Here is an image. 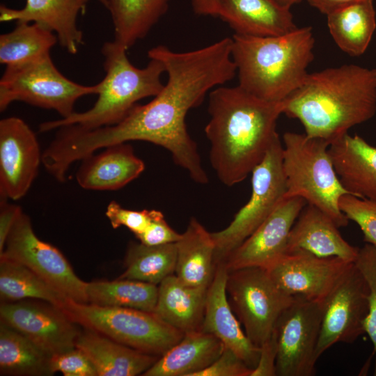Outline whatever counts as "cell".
I'll use <instances>...</instances> for the list:
<instances>
[{"instance_id": "obj_1", "label": "cell", "mask_w": 376, "mask_h": 376, "mask_svg": "<svg viewBox=\"0 0 376 376\" xmlns=\"http://www.w3.org/2000/svg\"><path fill=\"white\" fill-rule=\"evenodd\" d=\"M232 38H224L188 52H175L165 45L151 48L148 56L160 61L168 79L148 103L136 104L126 119L128 132L166 149L175 164L202 183L207 175L202 166L197 145L189 134L185 117L198 106L212 88L234 78L236 66L231 56Z\"/></svg>"}, {"instance_id": "obj_2", "label": "cell", "mask_w": 376, "mask_h": 376, "mask_svg": "<svg viewBox=\"0 0 376 376\" xmlns=\"http://www.w3.org/2000/svg\"><path fill=\"white\" fill-rule=\"evenodd\" d=\"M207 110L210 162L219 180L232 187L251 173L279 136L282 102L260 99L239 85H222L210 93Z\"/></svg>"}, {"instance_id": "obj_3", "label": "cell", "mask_w": 376, "mask_h": 376, "mask_svg": "<svg viewBox=\"0 0 376 376\" xmlns=\"http://www.w3.org/2000/svg\"><path fill=\"white\" fill-rule=\"evenodd\" d=\"M283 113L302 124L305 134L329 145L376 113V68L344 64L308 73L282 101Z\"/></svg>"}, {"instance_id": "obj_4", "label": "cell", "mask_w": 376, "mask_h": 376, "mask_svg": "<svg viewBox=\"0 0 376 376\" xmlns=\"http://www.w3.org/2000/svg\"><path fill=\"white\" fill-rule=\"evenodd\" d=\"M231 56L239 86L267 101L282 102L304 81L313 60L311 26L276 36L234 34Z\"/></svg>"}, {"instance_id": "obj_5", "label": "cell", "mask_w": 376, "mask_h": 376, "mask_svg": "<svg viewBox=\"0 0 376 376\" xmlns=\"http://www.w3.org/2000/svg\"><path fill=\"white\" fill-rule=\"evenodd\" d=\"M127 49L115 42H106L102 47L104 57V78L98 83V98L90 109L73 112L66 118L46 121L39 126L40 132L68 125L90 130L114 125L123 120L136 102L155 97L162 89L163 63L150 58L143 68L135 67L129 60Z\"/></svg>"}, {"instance_id": "obj_6", "label": "cell", "mask_w": 376, "mask_h": 376, "mask_svg": "<svg viewBox=\"0 0 376 376\" xmlns=\"http://www.w3.org/2000/svg\"><path fill=\"white\" fill-rule=\"evenodd\" d=\"M282 165L286 192L283 198L299 197L329 215L339 227L349 219L339 207L350 194L341 184L324 140L287 132L283 136Z\"/></svg>"}, {"instance_id": "obj_7", "label": "cell", "mask_w": 376, "mask_h": 376, "mask_svg": "<svg viewBox=\"0 0 376 376\" xmlns=\"http://www.w3.org/2000/svg\"><path fill=\"white\" fill-rule=\"evenodd\" d=\"M63 309L83 327L159 357L177 344L185 334L154 312L78 303L70 299Z\"/></svg>"}, {"instance_id": "obj_8", "label": "cell", "mask_w": 376, "mask_h": 376, "mask_svg": "<svg viewBox=\"0 0 376 376\" xmlns=\"http://www.w3.org/2000/svg\"><path fill=\"white\" fill-rule=\"evenodd\" d=\"M98 84L84 86L65 77L50 54L18 65L6 66L0 79V110L14 101L55 110L62 118L71 115L80 97L97 94Z\"/></svg>"}, {"instance_id": "obj_9", "label": "cell", "mask_w": 376, "mask_h": 376, "mask_svg": "<svg viewBox=\"0 0 376 376\" xmlns=\"http://www.w3.org/2000/svg\"><path fill=\"white\" fill-rule=\"evenodd\" d=\"M283 144L279 136L263 159L251 172V194L248 202L222 230L211 233L216 265L249 237L274 212L286 192L282 165Z\"/></svg>"}, {"instance_id": "obj_10", "label": "cell", "mask_w": 376, "mask_h": 376, "mask_svg": "<svg viewBox=\"0 0 376 376\" xmlns=\"http://www.w3.org/2000/svg\"><path fill=\"white\" fill-rule=\"evenodd\" d=\"M226 292L245 334L256 347L270 338L276 322L294 296L282 292L267 269L247 267L228 271Z\"/></svg>"}, {"instance_id": "obj_11", "label": "cell", "mask_w": 376, "mask_h": 376, "mask_svg": "<svg viewBox=\"0 0 376 376\" xmlns=\"http://www.w3.org/2000/svg\"><path fill=\"white\" fill-rule=\"evenodd\" d=\"M322 313L323 300L301 295L294 296L283 311L274 328L276 375H315Z\"/></svg>"}, {"instance_id": "obj_12", "label": "cell", "mask_w": 376, "mask_h": 376, "mask_svg": "<svg viewBox=\"0 0 376 376\" xmlns=\"http://www.w3.org/2000/svg\"><path fill=\"white\" fill-rule=\"evenodd\" d=\"M0 256L24 265L70 300L88 303L86 282L75 274L58 249L38 237L30 217L23 212L15 221Z\"/></svg>"}, {"instance_id": "obj_13", "label": "cell", "mask_w": 376, "mask_h": 376, "mask_svg": "<svg viewBox=\"0 0 376 376\" xmlns=\"http://www.w3.org/2000/svg\"><path fill=\"white\" fill-rule=\"evenodd\" d=\"M368 292L366 281L354 262L323 300L317 359L336 343H352L365 334Z\"/></svg>"}, {"instance_id": "obj_14", "label": "cell", "mask_w": 376, "mask_h": 376, "mask_svg": "<svg viewBox=\"0 0 376 376\" xmlns=\"http://www.w3.org/2000/svg\"><path fill=\"white\" fill-rule=\"evenodd\" d=\"M0 321L51 356L75 347L81 331L63 308L40 299L1 302Z\"/></svg>"}, {"instance_id": "obj_15", "label": "cell", "mask_w": 376, "mask_h": 376, "mask_svg": "<svg viewBox=\"0 0 376 376\" xmlns=\"http://www.w3.org/2000/svg\"><path fill=\"white\" fill-rule=\"evenodd\" d=\"M42 155L36 134L23 120H0L1 198L16 201L26 194L37 176Z\"/></svg>"}, {"instance_id": "obj_16", "label": "cell", "mask_w": 376, "mask_h": 376, "mask_svg": "<svg viewBox=\"0 0 376 376\" xmlns=\"http://www.w3.org/2000/svg\"><path fill=\"white\" fill-rule=\"evenodd\" d=\"M353 263L338 257L321 258L295 251L285 253L267 271L286 295L322 301Z\"/></svg>"}, {"instance_id": "obj_17", "label": "cell", "mask_w": 376, "mask_h": 376, "mask_svg": "<svg viewBox=\"0 0 376 376\" xmlns=\"http://www.w3.org/2000/svg\"><path fill=\"white\" fill-rule=\"evenodd\" d=\"M306 202L283 198L267 219L223 262L228 271L247 267L269 269L286 253L290 231Z\"/></svg>"}, {"instance_id": "obj_18", "label": "cell", "mask_w": 376, "mask_h": 376, "mask_svg": "<svg viewBox=\"0 0 376 376\" xmlns=\"http://www.w3.org/2000/svg\"><path fill=\"white\" fill-rule=\"evenodd\" d=\"M228 269L224 263L216 265L207 290L201 330L214 335L253 370L259 361L260 349L254 345L241 328L227 299Z\"/></svg>"}, {"instance_id": "obj_19", "label": "cell", "mask_w": 376, "mask_h": 376, "mask_svg": "<svg viewBox=\"0 0 376 376\" xmlns=\"http://www.w3.org/2000/svg\"><path fill=\"white\" fill-rule=\"evenodd\" d=\"M88 0H26L21 9L0 6L2 22L38 23L56 33L60 45L71 54L77 53L84 44L77 17L84 14Z\"/></svg>"}, {"instance_id": "obj_20", "label": "cell", "mask_w": 376, "mask_h": 376, "mask_svg": "<svg viewBox=\"0 0 376 376\" xmlns=\"http://www.w3.org/2000/svg\"><path fill=\"white\" fill-rule=\"evenodd\" d=\"M325 212L306 203L288 236L286 253L305 251L321 258L338 257L354 262L359 248L349 244Z\"/></svg>"}, {"instance_id": "obj_21", "label": "cell", "mask_w": 376, "mask_h": 376, "mask_svg": "<svg viewBox=\"0 0 376 376\" xmlns=\"http://www.w3.org/2000/svg\"><path fill=\"white\" fill-rule=\"evenodd\" d=\"M329 152L344 188L376 202V147L347 133L329 145Z\"/></svg>"}, {"instance_id": "obj_22", "label": "cell", "mask_w": 376, "mask_h": 376, "mask_svg": "<svg viewBox=\"0 0 376 376\" xmlns=\"http://www.w3.org/2000/svg\"><path fill=\"white\" fill-rule=\"evenodd\" d=\"M104 149L98 154L93 153L81 159L76 180L83 189H119L144 171V162L135 155L130 144L118 143Z\"/></svg>"}, {"instance_id": "obj_23", "label": "cell", "mask_w": 376, "mask_h": 376, "mask_svg": "<svg viewBox=\"0 0 376 376\" xmlns=\"http://www.w3.org/2000/svg\"><path fill=\"white\" fill-rule=\"evenodd\" d=\"M219 17L235 34L276 36L297 27L290 8L274 0H218Z\"/></svg>"}, {"instance_id": "obj_24", "label": "cell", "mask_w": 376, "mask_h": 376, "mask_svg": "<svg viewBox=\"0 0 376 376\" xmlns=\"http://www.w3.org/2000/svg\"><path fill=\"white\" fill-rule=\"evenodd\" d=\"M84 328L77 338L75 347L86 354L98 376L142 375L159 359L93 329Z\"/></svg>"}, {"instance_id": "obj_25", "label": "cell", "mask_w": 376, "mask_h": 376, "mask_svg": "<svg viewBox=\"0 0 376 376\" xmlns=\"http://www.w3.org/2000/svg\"><path fill=\"white\" fill-rule=\"evenodd\" d=\"M224 348L212 334L201 330L187 333L142 375L195 376L211 365Z\"/></svg>"}, {"instance_id": "obj_26", "label": "cell", "mask_w": 376, "mask_h": 376, "mask_svg": "<svg viewBox=\"0 0 376 376\" xmlns=\"http://www.w3.org/2000/svg\"><path fill=\"white\" fill-rule=\"evenodd\" d=\"M207 290L188 285L175 274L170 275L158 285L154 313L184 334L201 330Z\"/></svg>"}, {"instance_id": "obj_27", "label": "cell", "mask_w": 376, "mask_h": 376, "mask_svg": "<svg viewBox=\"0 0 376 376\" xmlns=\"http://www.w3.org/2000/svg\"><path fill=\"white\" fill-rule=\"evenodd\" d=\"M175 246V276L188 285L207 288L216 269L215 245L211 233L191 217Z\"/></svg>"}, {"instance_id": "obj_28", "label": "cell", "mask_w": 376, "mask_h": 376, "mask_svg": "<svg viewBox=\"0 0 376 376\" xmlns=\"http://www.w3.org/2000/svg\"><path fill=\"white\" fill-rule=\"evenodd\" d=\"M329 33L338 47L352 56L362 55L376 29L373 0H361L327 15Z\"/></svg>"}, {"instance_id": "obj_29", "label": "cell", "mask_w": 376, "mask_h": 376, "mask_svg": "<svg viewBox=\"0 0 376 376\" xmlns=\"http://www.w3.org/2000/svg\"><path fill=\"white\" fill-rule=\"evenodd\" d=\"M170 0H108L114 41L127 49L143 38L166 13Z\"/></svg>"}, {"instance_id": "obj_30", "label": "cell", "mask_w": 376, "mask_h": 376, "mask_svg": "<svg viewBox=\"0 0 376 376\" xmlns=\"http://www.w3.org/2000/svg\"><path fill=\"white\" fill-rule=\"evenodd\" d=\"M50 358L24 335L0 321L1 375H52Z\"/></svg>"}, {"instance_id": "obj_31", "label": "cell", "mask_w": 376, "mask_h": 376, "mask_svg": "<svg viewBox=\"0 0 376 376\" xmlns=\"http://www.w3.org/2000/svg\"><path fill=\"white\" fill-rule=\"evenodd\" d=\"M28 299L46 301L61 308L70 300L24 265L0 256L1 302H14Z\"/></svg>"}, {"instance_id": "obj_32", "label": "cell", "mask_w": 376, "mask_h": 376, "mask_svg": "<svg viewBox=\"0 0 376 376\" xmlns=\"http://www.w3.org/2000/svg\"><path fill=\"white\" fill-rule=\"evenodd\" d=\"M88 303L102 306H116L154 312L158 285L136 280L86 282Z\"/></svg>"}, {"instance_id": "obj_33", "label": "cell", "mask_w": 376, "mask_h": 376, "mask_svg": "<svg viewBox=\"0 0 376 376\" xmlns=\"http://www.w3.org/2000/svg\"><path fill=\"white\" fill-rule=\"evenodd\" d=\"M176 259L175 243L146 245L132 242L125 253V269L118 279L158 285L167 276L175 274Z\"/></svg>"}, {"instance_id": "obj_34", "label": "cell", "mask_w": 376, "mask_h": 376, "mask_svg": "<svg viewBox=\"0 0 376 376\" xmlns=\"http://www.w3.org/2000/svg\"><path fill=\"white\" fill-rule=\"evenodd\" d=\"M17 22L10 32L0 36V63L6 66L31 62L47 55L58 42L56 35L35 22Z\"/></svg>"}, {"instance_id": "obj_35", "label": "cell", "mask_w": 376, "mask_h": 376, "mask_svg": "<svg viewBox=\"0 0 376 376\" xmlns=\"http://www.w3.org/2000/svg\"><path fill=\"white\" fill-rule=\"evenodd\" d=\"M354 264L368 286V311L364 321V331L370 339L375 355L374 375L376 376V246L366 243L359 249Z\"/></svg>"}, {"instance_id": "obj_36", "label": "cell", "mask_w": 376, "mask_h": 376, "mask_svg": "<svg viewBox=\"0 0 376 376\" xmlns=\"http://www.w3.org/2000/svg\"><path fill=\"white\" fill-rule=\"evenodd\" d=\"M339 207L349 220L359 226L363 241L376 246V202L346 194L340 197Z\"/></svg>"}, {"instance_id": "obj_37", "label": "cell", "mask_w": 376, "mask_h": 376, "mask_svg": "<svg viewBox=\"0 0 376 376\" xmlns=\"http://www.w3.org/2000/svg\"><path fill=\"white\" fill-rule=\"evenodd\" d=\"M49 368L52 375L58 372L64 376H98L86 354L76 347L51 356Z\"/></svg>"}, {"instance_id": "obj_38", "label": "cell", "mask_w": 376, "mask_h": 376, "mask_svg": "<svg viewBox=\"0 0 376 376\" xmlns=\"http://www.w3.org/2000/svg\"><path fill=\"white\" fill-rule=\"evenodd\" d=\"M155 211L156 210H129L113 201L107 205L105 214L113 228L125 226L136 237L145 230Z\"/></svg>"}, {"instance_id": "obj_39", "label": "cell", "mask_w": 376, "mask_h": 376, "mask_svg": "<svg viewBox=\"0 0 376 376\" xmlns=\"http://www.w3.org/2000/svg\"><path fill=\"white\" fill-rule=\"evenodd\" d=\"M252 370L233 350L224 346L219 357L195 376H251Z\"/></svg>"}, {"instance_id": "obj_40", "label": "cell", "mask_w": 376, "mask_h": 376, "mask_svg": "<svg viewBox=\"0 0 376 376\" xmlns=\"http://www.w3.org/2000/svg\"><path fill=\"white\" fill-rule=\"evenodd\" d=\"M180 237L181 234L167 224L163 214L156 210L145 230L136 237L141 243L146 245H160L175 243Z\"/></svg>"}, {"instance_id": "obj_41", "label": "cell", "mask_w": 376, "mask_h": 376, "mask_svg": "<svg viewBox=\"0 0 376 376\" xmlns=\"http://www.w3.org/2000/svg\"><path fill=\"white\" fill-rule=\"evenodd\" d=\"M260 357L251 376H275L276 339L274 330L272 336L260 347Z\"/></svg>"}, {"instance_id": "obj_42", "label": "cell", "mask_w": 376, "mask_h": 376, "mask_svg": "<svg viewBox=\"0 0 376 376\" xmlns=\"http://www.w3.org/2000/svg\"><path fill=\"white\" fill-rule=\"evenodd\" d=\"M22 212L19 205L1 198L0 203V254L2 253L7 237L19 215Z\"/></svg>"}, {"instance_id": "obj_43", "label": "cell", "mask_w": 376, "mask_h": 376, "mask_svg": "<svg viewBox=\"0 0 376 376\" xmlns=\"http://www.w3.org/2000/svg\"><path fill=\"white\" fill-rule=\"evenodd\" d=\"M359 1L361 0H307L311 6L326 15Z\"/></svg>"}, {"instance_id": "obj_44", "label": "cell", "mask_w": 376, "mask_h": 376, "mask_svg": "<svg viewBox=\"0 0 376 376\" xmlns=\"http://www.w3.org/2000/svg\"><path fill=\"white\" fill-rule=\"evenodd\" d=\"M195 14L203 16L219 17L218 0H190Z\"/></svg>"}, {"instance_id": "obj_45", "label": "cell", "mask_w": 376, "mask_h": 376, "mask_svg": "<svg viewBox=\"0 0 376 376\" xmlns=\"http://www.w3.org/2000/svg\"><path fill=\"white\" fill-rule=\"evenodd\" d=\"M280 5L290 8V7L297 3H299L302 0H274Z\"/></svg>"}, {"instance_id": "obj_46", "label": "cell", "mask_w": 376, "mask_h": 376, "mask_svg": "<svg viewBox=\"0 0 376 376\" xmlns=\"http://www.w3.org/2000/svg\"><path fill=\"white\" fill-rule=\"evenodd\" d=\"M98 2H100L103 6H104L105 8L108 6V0H97Z\"/></svg>"}]
</instances>
